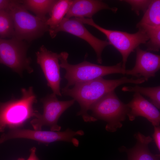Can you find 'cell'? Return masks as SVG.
<instances>
[{
    "label": "cell",
    "mask_w": 160,
    "mask_h": 160,
    "mask_svg": "<svg viewBox=\"0 0 160 160\" xmlns=\"http://www.w3.org/2000/svg\"><path fill=\"white\" fill-rule=\"evenodd\" d=\"M8 9L14 24L13 37L22 40L31 41L48 31L47 20L30 13L19 1L11 0Z\"/></svg>",
    "instance_id": "cell-4"
},
{
    "label": "cell",
    "mask_w": 160,
    "mask_h": 160,
    "mask_svg": "<svg viewBox=\"0 0 160 160\" xmlns=\"http://www.w3.org/2000/svg\"><path fill=\"white\" fill-rule=\"evenodd\" d=\"M53 93L41 100L43 104V113H39L30 122L34 130H41L43 126L49 127L51 131H59L61 127L57 124L58 119L62 113L74 103L75 100H59Z\"/></svg>",
    "instance_id": "cell-7"
},
{
    "label": "cell",
    "mask_w": 160,
    "mask_h": 160,
    "mask_svg": "<svg viewBox=\"0 0 160 160\" xmlns=\"http://www.w3.org/2000/svg\"><path fill=\"white\" fill-rule=\"evenodd\" d=\"M152 0H126L123 1L131 6V9L138 15L140 11L144 13L148 8Z\"/></svg>",
    "instance_id": "cell-22"
},
{
    "label": "cell",
    "mask_w": 160,
    "mask_h": 160,
    "mask_svg": "<svg viewBox=\"0 0 160 160\" xmlns=\"http://www.w3.org/2000/svg\"><path fill=\"white\" fill-rule=\"evenodd\" d=\"M124 92H133L145 96L150 99V102L158 109L160 108V86L144 87L136 85L135 86H124L122 88Z\"/></svg>",
    "instance_id": "cell-19"
},
{
    "label": "cell",
    "mask_w": 160,
    "mask_h": 160,
    "mask_svg": "<svg viewBox=\"0 0 160 160\" xmlns=\"http://www.w3.org/2000/svg\"><path fill=\"white\" fill-rule=\"evenodd\" d=\"M136 57L134 67L125 71V74L138 78L142 77L147 81L155 76L160 68V56L143 50L139 47L136 49Z\"/></svg>",
    "instance_id": "cell-12"
},
{
    "label": "cell",
    "mask_w": 160,
    "mask_h": 160,
    "mask_svg": "<svg viewBox=\"0 0 160 160\" xmlns=\"http://www.w3.org/2000/svg\"><path fill=\"white\" fill-rule=\"evenodd\" d=\"M76 18L83 24H86L95 28L106 36L110 45L113 46L119 52L122 57V66L126 70V64L128 57L141 44H146L149 38L145 32L139 29L134 33L126 32L111 30L104 28L96 24L92 18Z\"/></svg>",
    "instance_id": "cell-6"
},
{
    "label": "cell",
    "mask_w": 160,
    "mask_h": 160,
    "mask_svg": "<svg viewBox=\"0 0 160 160\" xmlns=\"http://www.w3.org/2000/svg\"><path fill=\"white\" fill-rule=\"evenodd\" d=\"M160 27V0H152L136 26Z\"/></svg>",
    "instance_id": "cell-18"
},
{
    "label": "cell",
    "mask_w": 160,
    "mask_h": 160,
    "mask_svg": "<svg viewBox=\"0 0 160 160\" xmlns=\"http://www.w3.org/2000/svg\"><path fill=\"white\" fill-rule=\"evenodd\" d=\"M52 38L60 31L68 33L83 39L92 47L97 56L98 63L102 62V54L104 49L110 45L108 41L100 39L92 34L84 27L83 24L76 18L64 17L60 23L55 28L48 31Z\"/></svg>",
    "instance_id": "cell-10"
},
{
    "label": "cell",
    "mask_w": 160,
    "mask_h": 160,
    "mask_svg": "<svg viewBox=\"0 0 160 160\" xmlns=\"http://www.w3.org/2000/svg\"><path fill=\"white\" fill-rule=\"evenodd\" d=\"M37 62L40 66L47 81V85L53 93L62 96L60 90L61 78L58 54L48 50L42 45L36 53Z\"/></svg>",
    "instance_id": "cell-11"
},
{
    "label": "cell",
    "mask_w": 160,
    "mask_h": 160,
    "mask_svg": "<svg viewBox=\"0 0 160 160\" xmlns=\"http://www.w3.org/2000/svg\"><path fill=\"white\" fill-rule=\"evenodd\" d=\"M18 160H25V159L23 158H19Z\"/></svg>",
    "instance_id": "cell-27"
},
{
    "label": "cell",
    "mask_w": 160,
    "mask_h": 160,
    "mask_svg": "<svg viewBox=\"0 0 160 160\" xmlns=\"http://www.w3.org/2000/svg\"><path fill=\"white\" fill-rule=\"evenodd\" d=\"M28 10L34 13L39 18L47 20L46 15H50L57 0H24L19 1Z\"/></svg>",
    "instance_id": "cell-16"
},
{
    "label": "cell",
    "mask_w": 160,
    "mask_h": 160,
    "mask_svg": "<svg viewBox=\"0 0 160 160\" xmlns=\"http://www.w3.org/2000/svg\"><path fill=\"white\" fill-rule=\"evenodd\" d=\"M137 140L135 146L130 149L122 147L121 150L126 152L128 160H156L159 154L154 155L150 151L148 144L153 139L149 136H146L140 132L135 135Z\"/></svg>",
    "instance_id": "cell-15"
},
{
    "label": "cell",
    "mask_w": 160,
    "mask_h": 160,
    "mask_svg": "<svg viewBox=\"0 0 160 160\" xmlns=\"http://www.w3.org/2000/svg\"><path fill=\"white\" fill-rule=\"evenodd\" d=\"M73 2L71 0H59L54 4L51 13L50 17L46 22L49 27V30L56 27L62 22L67 13Z\"/></svg>",
    "instance_id": "cell-17"
},
{
    "label": "cell",
    "mask_w": 160,
    "mask_h": 160,
    "mask_svg": "<svg viewBox=\"0 0 160 160\" xmlns=\"http://www.w3.org/2000/svg\"><path fill=\"white\" fill-rule=\"evenodd\" d=\"M14 24L11 15L7 9L0 10V36L1 38L14 36Z\"/></svg>",
    "instance_id": "cell-21"
},
{
    "label": "cell",
    "mask_w": 160,
    "mask_h": 160,
    "mask_svg": "<svg viewBox=\"0 0 160 160\" xmlns=\"http://www.w3.org/2000/svg\"><path fill=\"white\" fill-rule=\"evenodd\" d=\"M154 131L153 137L156 146L159 151H160V127L154 126Z\"/></svg>",
    "instance_id": "cell-23"
},
{
    "label": "cell",
    "mask_w": 160,
    "mask_h": 160,
    "mask_svg": "<svg viewBox=\"0 0 160 160\" xmlns=\"http://www.w3.org/2000/svg\"><path fill=\"white\" fill-rule=\"evenodd\" d=\"M108 9L116 12L118 9L110 7L106 4L100 0H74L65 17L92 18L93 15L103 9Z\"/></svg>",
    "instance_id": "cell-14"
},
{
    "label": "cell",
    "mask_w": 160,
    "mask_h": 160,
    "mask_svg": "<svg viewBox=\"0 0 160 160\" xmlns=\"http://www.w3.org/2000/svg\"><path fill=\"white\" fill-rule=\"evenodd\" d=\"M145 82L143 78L135 79L123 77L117 79H106L102 77L76 84L71 88L64 87L61 89V93L71 97L79 103L80 110L77 113V116H81L85 122L95 121L97 119L89 115L88 112L103 96L124 84H138Z\"/></svg>",
    "instance_id": "cell-1"
},
{
    "label": "cell",
    "mask_w": 160,
    "mask_h": 160,
    "mask_svg": "<svg viewBox=\"0 0 160 160\" xmlns=\"http://www.w3.org/2000/svg\"><path fill=\"white\" fill-rule=\"evenodd\" d=\"M30 151V155L27 160H40L36 155V148L35 147L32 148Z\"/></svg>",
    "instance_id": "cell-24"
},
{
    "label": "cell",
    "mask_w": 160,
    "mask_h": 160,
    "mask_svg": "<svg viewBox=\"0 0 160 160\" xmlns=\"http://www.w3.org/2000/svg\"><path fill=\"white\" fill-rule=\"evenodd\" d=\"M136 27L144 31L148 37L149 41L146 44L147 50L159 51L160 48V27L139 26Z\"/></svg>",
    "instance_id": "cell-20"
},
{
    "label": "cell",
    "mask_w": 160,
    "mask_h": 160,
    "mask_svg": "<svg viewBox=\"0 0 160 160\" xmlns=\"http://www.w3.org/2000/svg\"><path fill=\"white\" fill-rule=\"evenodd\" d=\"M27 46L23 40L13 37L10 39L0 37V64L21 74L24 70L31 73L33 70L26 56Z\"/></svg>",
    "instance_id": "cell-8"
},
{
    "label": "cell",
    "mask_w": 160,
    "mask_h": 160,
    "mask_svg": "<svg viewBox=\"0 0 160 160\" xmlns=\"http://www.w3.org/2000/svg\"><path fill=\"white\" fill-rule=\"evenodd\" d=\"M11 0H0V10L9 8Z\"/></svg>",
    "instance_id": "cell-25"
},
{
    "label": "cell",
    "mask_w": 160,
    "mask_h": 160,
    "mask_svg": "<svg viewBox=\"0 0 160 160\" xmlns=\"http://www.w3.org/2000/svg\"><path fill=\"white\" fill-rule=\"evenodd\" d=\"M160 155L158 156V157L157 159H156V160H160Z\"/></svg>",
    "instance_id": "cell-28"
},
{
    "label": "cell",
    "mask_w": 160,
    "mask_h": 160,
    "mask_svg": "<svg viewBox=\"0 0 160 160\" xmlns=\"http://www.w3.org/2000/svg\"><path fill=\"white\" fill-rule=\"evenodd\" d=\"M81 130L73 131L68 128L64 131L37 130L20 128L9 129L5 133L7 140L17 138H24L33 140L41 143L48 144L58 141L71 142L76 146H78L79 142L74 137L82 135Z\"/></svg>",
    "instance_id": "cell-9"
},
{
    "label": "cell",
    "mask_w": 160,
    "mask_h": 160,
    "mask_svg": "<svg viewBox=\"0 0 160 160\" xmlns=\"http://www.w3.org/2000/svg\"><path fill=\"white\" fill-rule=\"evenodd\" d=\"M22 96L19 99L0 102V132L5 129L18 128L27 120L39 113L33 108L37 102L32 87L21 89Z\"/></svg>",
    "instance_id": "cell-2"
},
{
    "label": "cell",
    "mask_w": 160,
    "mask_h": 160,
    "mask_svg": "<svg viewBox=\"0 0 160 160\" xmlns=\"http://www.w3.org/2000/svg\"><path fill=\"white\" fill-rule=\"evenodd\" d=\"M7 140L5 134H2L0 137V144Z\"/></svg>",
    "instance_id": "cell-26"
},
{
    "label": "cell",
    "mask_w": 160,
    "mask_h": 160,
    "mask_svg": "<svg viewBox=\"0 0 160 160\" xmlns=\"http://www.w3.org/2000/svg\"><path fill=\"white\" fill-rule=\"evenodd\" d=\"M129 110L127 116L130 121L138 116L144 117L153 126H159L160 113L158 109L142 95L135 93L131 100L127 104Z\"/></svg>",
    "instance_id": "cell-13"
},
{
    "label": "cell",
    "mask_w": 160,
    "mask_h": 160,
    "mask_svg": "<svg viewBox=\"0 0 160 160\" xmlns=\"http://www.w3.org/2000/svg\"><path fill=\"white\" fill-rule=\"evenodd\" d=\"M92 116L106 121V130L114 132L122 126L129 109L118 97L114 90L104 95L91 107Z\"/></svg>",
    "instance_id": "cell-5"
},
{
    "label": "cell",
    "mask_w": 160,
    "mask_h": 160,
    "mask_svg": "<svg viewBox=\"0 0 160 160\" xmlns=\"http://www.w3.org/2000/svg\"><path fill=\"white\" fill-rule=\"evenodd\" d=\"M68 54L65 52L58 54L60 67L65 71L64 77L67 80V83L65 88L111 74H125L126 70L122 68V62L113 65L104 66L84 60L77 64L72 65L68 62Z\"/></svg>",
    "instance_id": "cell-3"
}]
</instances>
